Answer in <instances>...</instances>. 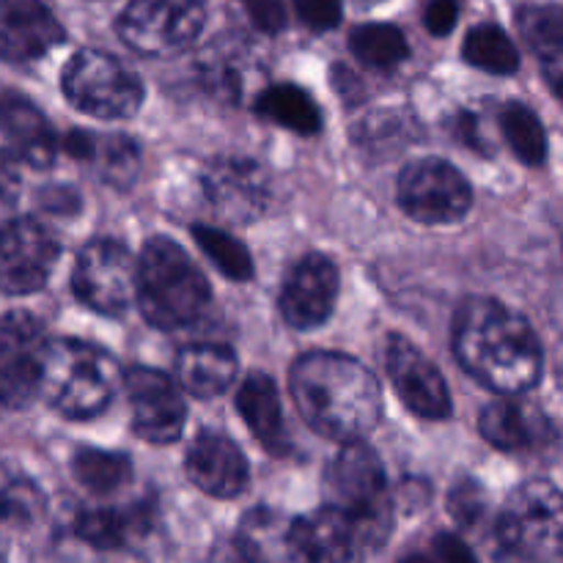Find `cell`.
I'll return each instance as SVG.
<instances>
[{
    "label": "cell",
    "instance_id": "1f68e13d",
    "mask_svg": "<svg viewBox=\"0 0 563 563\" xmlns=\"http://www.w3.org/2000/svg\"><path fill=\"white\" fill-rule=\"evenodd\" d=\"M500 126H504V135L509 141L511 152L522 159L531 168L548 159V135H544V126L539 121V115L531 108L520 102H509L500 113Z\"/></svg>",
    "mask_w": 563,
    "mask_h": 563
},
{
    "label": "cell",
    "instance_id": "f35d334b",
    "mask_svg": "<svg viewBox=\"0 0 563 563\" xmlns=\"http://www.w3.org/2000/svg\"><path fill=\"white\" fill-rule=\"evenodd\" d=\"M247 14L262 33H280L286 27L284 0H247Z\"/></svg>",
    "mask_w": 563,
    "mask_h": 563
},
{
    "label": "cell",
    "instance_id": "6da1fadb",
    "mask_svg": "<svg viewBox=\"0 0 563 563\" xmlns=\"http://www.w3.org/2000/svg\"><path fill=\"white\" fill-rule=\"evenodd\" d=\"M454 352L462 368L495 394L520 396L542 377V344L528 319L489 297L460 308Z\"/></svg>",
    "mask_w": 563,
    "mask_h": 563
},
{
    "label": "cell",
    "instance_id": "cb8c5ba5",
    "mask_svg": "<svg viewBox=\"0 0 563 563\" xmlns=\"http://www.w3.org/2000/svg\"><path fill=\"white\" fill-rule=\"evenodd\" d=\"M253 49L251 44L242 38H214L203 53L198 55V75H201L203 86L225 102H236L245 91L247 71L253 66Z\"/></svg>",
    "mask_w": 563,
    "mask_h": 563
},
{
    "label": "cell",
    "instance_id": "f546056e",
    "mask_svg": "<svg viewBox=\"0 0 563 563\" xmlns=\"http://www.w3.org/2000/svg\"><path fill=\"white\" fill-rule=\"evenodd\" d=\"M44 493L0 460V522L31 528L44 517Z\"/></svg>",
    "mask_w": 563,
    "mask_h": 563
},
{
    "label": "cell",
    "instance_id": "7a4b0ae2",
    "mask_svg": "<svg viewBox=\"0 0 563 563\" xmlns=\"http://www.w3.org/2000/svg\"><path fill=\"white\" fill-rule=\"evenodd\" d=\"M289 390L302 421L335 443L363 440L383 418L377 377L355 357L308 352L291 366Z\"/></svg>",
    "mask_w": 563,
    "mask_h": 563
},
{
    "label": "cell",
    "instance_id": "d6986e66",
    "mask_svg": "<svg viewBox=\"0 0 563 563\" xmlns=\"http://www.w3.org/2000/svg\"><path fill=\"white\" fill-rule=\"evenodd\" d=\"M187 478L209 498L229 500L245 493L247 487V460L240 445L218 432H203L192 440L185 460Z\"/></svg>",
    "mask_w": 563,
    "mask_h": 563
},
{
    "label": "cell",
    "instance_id": "9c48e42d",
    "mask_svg": "<svg viewBox=\"0 0 563 563\" xmlns=\"http://www.w3.org/2000/svg\"><path fill=\"white\" fill-rule=\"evenodd\" d=\"M71 289L91 311L121 317L137 297L135 258L115 240L88 242L77 256Z\"/></svg>",
    "mask_w": 563,
    "mask_h": 563
},
{
    "label": "cell",
    "instance_id": "7c38bea8",
    "mask_svg": "<svg viewBox=\"0 0 563 563\" xmlns=\"http://www.w3.org/2000/svg\"><path fill=\"white\" fill-rule=\"evenodd\" d=\"M60 245L36 218H11L0 229V291L33 295L44 289L58 264Z\"/></svg>",
    "mask_w": 563,
    "mask_h": 563
},
{
    "label": "cell",
    "instance_id": "30bf717a",
    "mask_svg": "<svg viewBox=\"0 0 563 563\" xmlns=\"http://www.w3.org/2000/svg\"><path fill=\"white\" fill-rule=\"evenodd\" d=\"M399 207L407 218L423 225H449L467 214L473 190L451 163L423 157L407 165L399 176Z\"/></svg>",
    "mask_w": 563,
    "mask_h": 563
},
{
    "label": "cell",
    "instance_id": "c3c4849f",
    "mask_svg": "<svg viewBox=\"0 0 563 563\" xmlns=\"http://www.w3.org/2000/svg\"><path fill=\"white\" fill-rule=\"evenodd\" d=\"M361 3H379V0H361Z\"/></svg>",
    "mask_w": 563,
    "mask_h": 563
},
{
    "label": "cell",
    "instance_id": "7402d4cb",
    "mask_svg": "<svg viewBox=\"0 0 563 563\" xmlns=\"http://www.w3.org/2000/svg\"><path fill=\"white\" fill-rule=\"evenodd\" d=\"M242 421L253 432V438L273 456H286L291 451L289 432H286L284 412H280L278 388L267 374H251L236 394Z\"/></svg>",
    "mask_w": 563,
    "mask_h": 563
},
{
    "label": "cell",
    "instance_id": "277c9868",
    "mask_svg": "<svg viewBox=\"0 0 563 563\" xmlns=\"http://www.w3.org/2000/svg\"><path fill=\"white\" fill-rule=\"evenodd\" d=\"M324 476L328 504L352 517L363 553L383 548L394 531V504L379 456L363 440H352L330 462Z\"/></svg>",
    "mask_w": 563,
    "mask_h": 563
},
{
    "label": "cell",
    "instance_id": "ac0fdd59",
    "mask_svg": "<svg viewBox=\"0 0 563 563\" xmlns=\"http://www.w3.org/2000/svg\"><path fill=\"white\" fill-rule=\"evenodd\" d=\"M286 553L297 561L319 563L352 561L366 555L352 517L330 504L291 522L289 533H286Z\"/></svg>",
    "mask_w": 563,
    "mask_h": 563
},
{
    "label": "cell",
    "instance_id": "8fae6325",
    "mask_svg": "<svg viewBox=\"0 0 563 563\" xmlns=\"http://www.w3.org/2000/svg\"><path fill=\"white\" fill-rule=\"evenodd\" d=\"M47 333L38 317L9 311L0 317V405L25 407L42 394Z\"/></svg>",
    "mask_w": 563,
    "mask_h": 563
},
{
    "label": "cell",
    "instance_id": "3957f363",
    "mask_svg": "<svg viewBox=\"0 0 563 563\" xmlns=\"http://www.w3.org/2000/svg\"><path fill=\"white\" fill-rule=\"evenodd\" d=\"M209 280L174 240L154 236L137 262V306L159 330L185 328L207 311Z\"/></svg>",
    "mask_w": 563,
    "mask_h": 563
},
{
    "label": "cell",
    "instance_id": "e575fe53",
    "mask_svg": "<svg viewBox=\"0 0 563 563\" xmlns=\"http://www.w3.org/2000/svg\"><path fill=\"white\" fill-rule=\"evenodd\" d=\"M192 240L198 242V247L207 253L209 262L229 280L245 284V280L253 278V258L240 240H234L225 231L212 229V225H196L192 229Z\"/></svg>",
    "mask_w": 563,
    "mask_h": 563
},
{
    "label": "cell",
    "instance_id": "4dcf8cb0",
    "mask_svg": "<svg viewBox=\"0 0 563 563\" xmlns=\"http://www.w3.org/2000/svg\"><path fill=\"white\" fill-rule=\"evenodd\" d=\"M462 55H465L467 64L489 71V75H511L520 66L515 42L498 25L473 27L462 44Z\"/></svg>",
    "mask_w": 563,
    "mask_h": 563
},
{
    "label": "cell",
    "instance_id": "484cf974",
    "mask_svg": "<svg viewBox=\"0 0 563 563\" xmlns=\"http://www.w3.org/2000/svg\"><path fill=\"white\" fill-rule=\"evenodd\" d=\"M256 113L300 135H317L322 130V113L317 102L297 86L264 88L256 99Z\"/></svg>",
    "mask_w": 563,
    "mask_h": 563
},
{
    "label": "cell",
    "instance_id": "603a6c76",
    "mask_svg": "<svg viewBox=\"0 0 563 563\" xmlns=\"http://www.w3.org/2000/svg\"><path fill=\"white\" fill-rule=\"evenodd\" d=\"M236 377V355L223 344H190L176 355V379L196 399L225 394Z\"/></svg>",
    "mask_w": 563,
    "mask_h": 563
},
{
    "label": "cell",
    "instance_id": "d6a6232c",
    "mask_svg": "<svg viewBox=\"0 0 563 563\" xmlns=\"http://www.w3.org/2000/svg\"><path fill=\"white\" fill-rule=\"evenodd\" d=\"M517 27L528 47L544 60L563 58V5L537 3L517 14Z\"/></svg>",
    "mask_w": 563,
    "mask_h": 563
},
{
    "label": "cell",
    "instance_id": "52a82bcc",
    "mask_svg": "<svg viewBox=\"0 0 563 563\" xmlns=\"http://www.w3.org/2000/svg\"><path fill=\"white\" fill-rule=\"evenodd\" d=\"M60 86L66 99L93 119H130L143 104L141 77L102 49L71 55Z\"/></svg>",
    "mask_w": 563,
    "mask_h": 563
},
{
    "label": "cell",
    "instance_id": "7bdbcfd3",
    "mask_svg": "<svg viewBox=\"0 0 563 563\" xmlns=\"http://www.w3.org/2000/svg\"><path fill=\"white\" fill-rule=\"evenodd\" d=\"M434 555H438L440 561H473V553L467 550L465 542H460L456 537H451V533H443V537L434 539Z\"/></svg>",
    "mask_w": 563,
    "mask_h": 563
},
{
    "label": "cell",
    "instance_id": "ab89813d",
    "mask_svg": "<svg viewBox=\"0 0 563 563\" xmlns=\"http://www.w3.org/2000/svg\"><path fill=\"white\" fill-rule=\"evenodd\" d=\"M423 20H427L432 36H449L460 20V3L456 0H429Z\"/></svg>",
    "mask_w": 563,
    "mask_h": 563
},
{
    "label": "cell",
    "instance_id": "74e56055",
    "mask_svg": "<svg viewBox=\"0 0 563 563\" xmlns=\"http://www.w3.org/2000/svg\"><path fill=\"white\" fill-rule=\"evenodd\" d=\"M20 170H16L14 159L9 154L0 152V229L11 220V212L20 201Z\"/></svg>",
    "mask_w": 563,
    "mask_h": 563
},
{
    "label": "cell",
    "instance_id": "ba28073f",
    "mask_svg": "<svg viewBox=\"0 0 563 563\" xmlns=\"http://www.w3.org/2000/svg\"><path fill=\"white\" fill-rule=\"evenodd\" d=\"M207 25L201 0H130L119 16V36L135 53L170 58L196 44Z\"/></svg>",
    "mask_w": 563,
    "mask_h": 563
},
{
    "label": "cell",
    "instance_id": "4316f807",
    "mask_svg": "<svg viewBox=\"0 0 563 563\" xmlns=\"http://www.w3.org/2000/svg\"><path fill=\"white\" fill-rule=\"evenodd\" d=\"M71 473L88 493L113 495L130 484L132 462L119 451L80 449L71 460Z\"/></svg>",
    "mask_w": 563,
    "mask_h": 563
},
{
    "label": "cell",
    "instance_id": "4fadbf2b",
    "mask_svg": "<svg viewBox=\"0 0 563 563\" xmlns=\"http://www.w3.org/2000/svg\"><path fill=\"white\" fill-rule=\"evenodd\" d=\"M203 192L214 212L229 223H253L269 203L267 174L253 159L220 154L203 170Z\"/></svg>",
    "mask_w": 563,
    "mask_h": 563
},
{
    "label": "cell",
    "instance_id": "8d00e7d4",
    "mask_svg": "<svg viewBox=\"0 0 563 563\" xmlns=\"http://www.w3.org/2000/svg\"><path fill=\"white\" fill-rule=\"evenodd\" d=\"M295 9L313 31H330L341 22V0H295Z\"/></svg>",
    "mask_w": 563,
    "mask_h": 563
},
{
    "label": "cell",
    "instance_id": "e0dca14e",
    "mask_svg": "<svg viewBox=\"0 0 563 563\" xmlns=\"http://www.w3.org/2000/svg\"><path fill=\"white\" fill-rule=\"evenodd\" d=\"M66 38L64 25L42 0H0V58L31 64Z\"/></svg>",
    "mask_w": 563,
    "mask_h": 563
},
{
    "label": "cell",
    "instance_id": "7dc6e473",
    "mask_svg": "<svg viewBox=\"0 0 563 563\" xmlns=\"http://www.w3.org/2000/svg\"><path fill=\"white\" fill-rule=\"evenodd\" d=\"M5 555H9V548H5L3 537H0V559H5Z\"/></svg>",
    "mask_w": 563,
    "mask_h": 563
},
{
    "label": "cell",
    "instance_id": "60d3db41",
    "mask_svg": "<svg viewBox=\"0 0 563 563\" xmlns=\"http://www.w3.org/2000/svg\"><path fill=\"white\" fill-rule=\"evenodd\" d=\"M449 126H451V132H454L456 141H462L465 146H471L473 152L489 154L487 141H484V135H482V124H478L476 115H471L467 110H462V113H456L454 119H451Z\"/></svg>",
    "mask_w": 563,
    "mask_h": 563
},
{
    "label": "cell",
    "instance_id": "f1b7e54d",
    "mask_svg": "<svg viewBox=\"0 0 563 563\" xmlns=\"http://www.w3.org/2000/svg\"><path fill=\"white\" fill-rule=\"evenodd\" d=\"M416 132V121L407 113H399V110H379V113L366 115L357 124L355 141L372 157H390V154L407 148V143H412Z\"/></svg>",
    "mask_w": 563,
    "mask_h": 563
},
{
    "label": "cell",
    "instance_id": "bcb514c9",
    "mask_svg": "<svg viewBox=\"0 0 563 563\" xmlns=\"http://www.w3.org/2000/svg\"><path fill=\"white\" fill-rule=\"evenodd\" d=\"M555 379H559V388H561V394H563V350H561V355H559V366H555Z\"/></svg>",
    "mask_w": 563,
    "mask_h": 563
},
{
    "label": "cell",
    "instance_id": "b9f144b4",
    "mask_svg": "<svg viewBox=\"0 0 563 563\" xmlns=\"http://www.w3.org/2000/svg\"><path fill=\"white\" fill-rule=\"evenodd\" d=\"M38 203H42L47 212L55 214H71L80 209V198L71 187H44L42 196H38Z\"/></svg>",
    "mask_w": 563,
    "mask_h": 563
},
{
    "label": "cell",
    "instance_id": "83f0119b",
    "mask_svg": "<svg viewBox=\"0 0 563 563\" xmlns=\"http://www.w3.org/2000/svg\"><path fill=\"white\" fill-rule=\"evenodd\" d=\"M88 163L104 185L130 190L141 176V148L126 135H104L93 141V154Z\"/></svg>",
    "mask_w": 563,
    "mask_h": 563
},
{
    "label": "cell",
    "instance_id": "5b68a950",
    "mask_svg": "<svg viewBox=\"0 0 563 563\" xmlns=\"http://www.w3.org/2000/svg\"><path fill=\"white\" fill-rule=\"evenodd\" d=\"M119 368L99 346L77 339L49 341L42 396L66 418H93L113 401Z\"/></svg>",
    "mask_w": 563,
    "mask_h": 563
},
{
    "label": "cell",
    "instance_id": "ee69618b",
    "mask_svg": "<svg viewBox=\"0 0 563 563\" xmlns=\"http://www.w3.org/2000/svg\"><path fill=\"white\" fill-rule=\"evenodd\" d=\"M93 141H97V137L88 135V132H69V135L64 137V152L75 159H91Z\"/></svg>",
    "mask_w": 563,
    "mask_h": 563
},
{
    "label": "cell",
    "instance_id": "d590c367",
    "mask_svg": "<svg viewBox=\"0 0 563 563\" xmlns=\"http://www.w3.org/2000/svg\"><path fill=\"white\" fill-rule=\"evenodd\" d=\"M449 511L462 528H478L487 511L484 489L473 478H460L449 493Z\"/></svg>",
    "mask_w": 563,
    "mask_h": 563
},
{
    "label": "cell",
    "instance_id": "5bb4252c",
    "mask_svg": "<svg viewBox=\"0 0 563 563\" xmlns=\"http://www.w3.org/2000/svg\"><path fill=\"white\" fill-rule=\"evenodd\" d=\"M124 385L132 410V429L137 438L154 445H168L181 438L187 407L179 388L165 374L137 366L130 368Z\"/></svg>",
    "mask_w": 563,
    "mask_h": 563
},
{
    "label": "cell",
    "instance_id": "836d02e7",
    "mask_svg": "<svg viewBox=\"0 0 563 563\" xmlns=\"http://www.w3.org/2000/svg\"><path fill=\"white\" fill-rule=\"evenodd\" d=\"M350 49L361 64L372 69H394L407 58V42L399 27L372 22L352 31Z\"/></svg>",
    "mask_w": 563,
    "mask_h": 563
},
{
    "label": "cell",
    "instance_id": "2e32d148",
    "mask_svg": "<svg viewBox=\"0 0 563 563\" xmlns=\"http://www.w3.org/2000/svg\"><path fill=\"white\" fill-rule=\"evenodd\" d=\"M385 361H388L390 383H394L396 394L405 401L407 410L429 418V421L451 416V394L445 388L443 374L416 344L396 335V339H390Z\"/></svg>",
    "mask_w": 563,
    "mask_h": 563
},
{
    "label": "cell",
    "instance_id": "44dd1931",
    "mask_svg": "<svg viewBox=\"0 0 563 563\" xmlns=\"http://www.w3.org/2000/svg\"><path fill=\"white\" fill-rule=\"evenodd\" d=\"M478 432L489 445L511 451V454L544 449L553 438L548 416L537 405L517 399V396H506V399L484 407L482 418H478Z\"/></svg>",
    "mask_w": 563,
    "mask_h": 563
},
{
    "label": "cell",
    "instance_id": "f6af8a7d",
    "mask_svg": "<svg viewBox=\"0 0 563 563\" xmlns=\"http://www.w3.org/2000/svg\"><path fill=\"white\" fill-rule=\"evenodd\" d=\"M548 82H550V88H553L555 97H559L563 102V71H550Z\"/></svg>",
    "mask_w": 563,
    "mask_h": 563
},
{
    "label": "cell",
    "instance_id": "d4e9b609",
    "mask_svg": "<svg viewBox=\"0 0 563 563\" xmlns=\"http://www.w3.org/2000/svg\"><path fill=\"white\" fill-rule=\"evenodd\" d=\"M152 528V509H88L75 520L77 537L97 550H119Z\"/></svg>",
    "mask_w": 563,
    "mask_h": 563
},
{
    "label": "cell",
    "instance_id": "9a60e30c",
    "mask_svg": "<svg viewBox=\"0 0 563 563\" xmlns=\"http://www.w3.org/2000/svg\"><path fill=\"white\" fill-rule=\"evenodd\" d=\"M339 267L322 253L300 258L280 291V313L297 330H313L324 324L339 300Z\"/></svg>",
    "mask_w": 563,
    "mask_h": 563
},
{
    "label": "cell",
    "instance_id": "8992f818",
    "mask_svg": "<svg viewBox=\"0 0 563 563\" xmlns=\"http://www.w3.org/2000/svg\"><path fill=\"white\" fill-rule=\"evenodd\" d=\"M498 542L515 559L563 561V493L550 482L517 487L500 511Z\"/></svg>",
    "mask_w": 563,
    "mask_h": 563
},
{
    "label": "cell",
    "instance_id": "ffe728a7",
    "mask_svg": "<svg viewBox=\"0 0 563 563\" xmlns=\"http://www.w3.org/2000/svg\"><path fill=\"white\" fill-rule=\"evenodd\" d=\"M0 135L11 154L31 168L44 170L55 163L58 137L47 115L27 97L16 91H0Z\"/></svg>",
    "mask_w": 563,
    "mask_h": 563
}]
</instances>
